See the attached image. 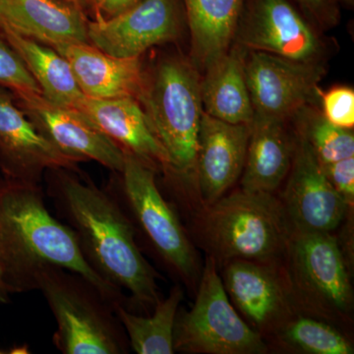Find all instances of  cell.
I'll list each match as a JSON object with an SVG mask.
<instances>
[{"mask_svg":"<svg viewBox=\"0 0 354 354\" xmlns=\"http://www.w3.org/2000/svg\"><path fill=\"white\" fill-rule=\"evenodd\" d=\"M183 299V290L174 286L169 295L153 307L150 316L134 313L124 304L113 305V311L124 329L128 342L138 354H172L174 333L179 305Z\"/></svg>","mask_w":354,"mask_h":354,"instance_id":"cb8c5ba5","label":"cell"},{"mask_svg":"<svg viewBox=\"0 0 354 354\" xmlns=\"http://www.w3.org/2000/svg\"><path fill=\"white\" fill-rule=\"evenodd\" d=\"M220 274L234 308L261 335L276 332L293 315L288 281L271 263L228 261Z\"/></svg>","mask_w":354,"mask_h":354,"instance_id":"9a60e30c","label":"cell"},{"mask_svg":"<svg viewBox=\"0 0 354 354\" xmlns=\"http://www.w3.org/2000/svg\"><path fill=\"white\" fill-rule=\"evenodd\" d=\"M0 249L11 295L35 290L37 270L53 265L84 277L113 305L127 306L124 293L88 264L73 230L50 215L41 184L0 179Z\"/></svg>","mask_w":354,"mask_h":354,"instance_id":"7a4b0ae2","label":"cell"},{"mask_svg":"<svg viewBox=\"0 0 354 354\" xmlns=\"http://www.w3.org/2000/svg\"><path fill=\"white\" fill-rule=\"evenodd\" d=\"M196 299L187 312L177 313L174 353L263 354V335L247 324L230 302L213 256H207Z\"/></svg>","mask_w":354,"mask_h":354,"instance_id":"52a82bcc","label":"cell"},{"mask_svg":"<svg viewBox=\"0 0 354 354\" xmlns=\"http://www.w3.org/2000/svg\"><path fill=\"white\" fill-rule=\"evenodd\" d=\"M283 203L293 230L333 232L349 209L330 183L321 162L302 135L295 146Z\"/></svg>","mask_w":354,"mask_h":354,"instance_id":"4fadbf2b","label":"cell"},{"mask_svg":"<svg viewBox=\"0 0 354 354\" xmlns=\"http://www.w3.org/2000/svg\"><path fill=\"white\" fill-rule=\"evenodd\" d=\"M140 0H90L95 18H111L131 8Z\"/></svg>","mask_w":354,"mask_h":354,"instance_id":"4dcf8cb0","label":"cell"},{"mask_svg":"<svg viewBox=\"0 0 354 354\" xmlns=\"http://www.w3.org/2000/svg\"><path fill=\"white\" fill-rule=\"evenodd\" d=\"M77 111L93 121L123 152L156 171L169 169V157L153 135L138 100L93 99L85 95Z\"/></svg>","mask_w":354,"mask_h":354,"instance_id":"ac0fdd59","label":"cell"},{"mask_svg":"<svg viewBox=\"0 0 354 354\" xmlns=\"http://www.w3.org/2000/svg\"><path fill=\"white\" fill-rule=\"evenodd\" d=\"M0 28L51 48L90 44L77 0H0Z\"/></svg>","mask_w":354,"mask_h":354,"instance_id":"e0dca14e","label":"cell"},{"mask_svg":"<svg viewBox=\"0 0 354 354\" xmlns=\"http://www.w3.org/2000/svg\"><path fill=\"white\" fill-rule=\"evenodd\" d=\"M118 187L108 191L118 201L158 260L186 285L194 286L199 278L196 251L171 203L158 188L156 171L125 153L124 167Z\"/></svg>","mask_w":354,"mask_h":354,"instance_id":"8992f818","label":"cell"},{"mask_svg":"<svg viewBox=\"0 0 354 354\" xmlns=\"http://www.w3.org/2000/svg\"><path fill=\"white\" fill-rule=\"evenodd\" d=\"M239 44L301 64H314L320 41L291 0H245L237 27Z\"/></svg>","mask_w":354,"mask_h":354,"instance_id":"7c38bea8","label":"cell"},{"mask_svg":"<svg viewBox=\"0 0 354 354\" xmlns=\"http://www.w3.org/2000/svg\"><path fill=\"white\" fill-rule=\"evenodd\" d=\"M249 135L250 124H234L203 113L195 176L207 206L225 196L241 177Z\"/></svg>","mask_w":354,"mask_h":354,"instance_id":"2e32d148","label":"cell"},{"mask_svg":"<svg viewBox=\"0 0 354 354\" xmlns=\"http://www.w3.org/2000/svg\"><path fill=\"white\" fill-rule=\"evenodd\" d=\"M323 115L337 127L353 129L354 91L349 87H335L328 92H320Z\"/></svg>","mask_w":354,"mask_h":354,"instance_id":"83f0119b","label":"cell"},{"mask_svg":"<svg viewBox=\"0 0 354 354\" xmlns=\"http://www.w3.org/2000/svg\"><path fill=\"white\" fill-rule=\"evenodd\" d=\"M35 290L55 316L53 344L64 354H124L129 342L113 304L97 286L64 268L44 265L34 276Z\"/></svg>","mask_w":354,"mask_h":354,"instance_id":"3957f363","label":"cell"},{"mask_svg":"<svg viewBox=\"0 0 354 354\" xmlns=\"http://www.w3.org/2000/svg\"><path fill=\"white\" fill-rule=\"evenodd\" d=\"M309 17L321 23H332L337 18V7L330 0H295Z\"/></svg>","mask_w":354,"mask_h":354,"instance_id":"f546056e","label":"cell"},{"mask_svg":"<svg viewBox=\"0 0 354 354\" xmlns=\"http://www.w3.org/2000/svg\"><path fill=\"white\" fill-rule=\"evenodd\" d=\"M293 228L283 203L271 193L241 189L208 205L203 241L215 259L274 264L286 254Z\"/></svg>","mask_w":354,"mask_h":354,"instance_id":"5b68a950","label":"cell"},{"mask_svg":"<svg viewBox=\"0 0 354 354\" xmlns=\"http://www.w3.org/2000/svg\"><path fill=\"white\" fill-rule=\"evenodd\" d=\"M53 48L66 58L86 97L139 99L145 79L140 58L113 57L90 44H64Z\"/></svg>","mask_w":354,"mask_h":354,"instance_id":"d6986e66","label":"cell"},{"mask_svg":"<svg viewBox=\"0 0 354 354\" xmlns=\"http://www.w3.org/2000/svg\"><path fill=\"white\" fill-rule=\"evenodd\" d=\"M184 18L181 0H140L114 17L88 20V43L113 57L140 58L152 46L176 41Z\"/></svg>","mask_w":354,"mask_h":354,"instance_id":"9c48e42d","label":"cell"},{"mask_svg":"<svg viewBox=\"0 0 354 354\" xmlns=\"http://www.w3.org/2000/svg\"><path fill=\"white\" fill-rule=\"evenodd\" d=\"M322 165V164H321ZM324 171L341 195L348 208H353L354 203V157L344 158L330 164L322 165Z\"/></svg>","mask_w":354,"mask_h":354,"instance_id":"f1b7e54d","label":"cell"},{"mask_svg":"<svg viewBox=\"0 0 354 354\" xmlns=\"http://www.w3.org/2000/svg\"><path fill=\"white\" fill-rule=\"evenodd\" d=\"M192 44V64L205 71L227 53L245 0H181Z\"/></svg>","mask_w":354,"mask_h":354,"instance_id":"7402d4cb","label":"cell"},{"mask_svg":"<svg viewBox=\"0 0 354 354\" xmlns=\"http://www.w3.org/2000/svg\"><path fill=\"white\" fill-rule=\"evenodd\" d=\"M295 146L283 121L254 116L241 189L272 194L288 177Z\"/></svg>","mask_w":354,"mask_h":354,"instance_id":"44dd1931","label":"cell"},{"mask_svg":"<svg viewBox=\"0 0 354 354\" xmlns=\"http://www.w3.org/2000/svg\"><path fill=\"white\" fill-rule=\"evenodd\" d=\"M3 36L19 55L48 101L78 109L85 95L79 88L66 58L51 46L0 28Z\"/></svg>","mask_w":354,"mask_h":354,"instance_id":"603a6c76","label":"cell"},{"mask_svg":"<svg viewBox=\"0 0 354 354\" xmlns=\"http://www.w3.org/2000/svg\"><path fill=\"white\" fill-rule=\"evenodd\" d=\"M0 87L13 95L38 93L41 88L12 46L0 31Z\"/></svg>","mask_w":354,"mask_h":354,"instance_id":"4316f807","label":"cell"},{"mask_svg":"<svg viewBox=\"0 0 354 354\" xmlns=\"http://www.w3.org/2000/svg\"><path fill=\"white\" fill-rule=\"evenodd\" d=\"M78 164L44 138L12 93L0 87V171L3 178L41 184L50 169L78 171Z\"/></svg>","mask_w":354,"mask_h":354,"instance_id":"5bb4252c","label":"cell"},{"mask_svg":"<svg viewBox=\"0 0 354 354\" xmlns=\"http://www.w3.org/2000/svg\"><path fill=\"white\" fill-rule=\"evenodd\" d=\"M76 172L57 169L44 174L58 215L73 230L90 267L109 285L129 293L127 305L153 308L160 299L158 274L144 257L129 218L108 190Z\"/></svg>","mask_w":354,"mask_h":354,"instance_id":"6da1fadb","label":"cell"},{"mask_svg":"<svg viewBox=\"0 0 354 354\" xmlns=\"http://www.w3.org/2000/svg\"><path fill=\"white\" fill-rule=\"evenodd\" d=\"M246 48L230 46L205 70L200 80L204 113L234 124H251L252 102L245 76Z\"/></svg>","mask_w":354,"mask_h":354,"instance_id":"ffe728a7","label":"cell"},{"mask_svg":"<svg viewBox=\"0 0 354 354\" xmlns=\"http://www.w3.org/2000/svg\"><path fill=\"white\" fill-rule=\"evenodd\" d=\"M321 73L315 64L251 50L245 57V76L254 116L286 122L297 115L319 95Z\"/></svg>","mask_w":354,"mask_h":354,"instance_id":"30bf717a","label":"cell"},{"mask_svg":"<svg viewBox=\"0 0 354 354\" xmlns=\"http://www.w3.org/2000/svg\"><path fill=\"white\" fill-rule=\"evenodd\" d=\"M199 71L180 57L160 60L144 79L138 101L169 160L167 176H195L203 111Z\"/></svg>","mask_w":354,"mask_h":354,"instance_id":"277c9868","label":"cell"},{"mask_svg":"<svg viewBox=\"0 0 354 354\" xmlns=\"http://www.w3.org/2000/svg\"><path fill=\"white\" fill-rule=\"evenodd\" d=\"M286 281L293 304L317 318L342 319L353 311V291L344 255L332 232L293 230L286 250Z\"/></svg>","mask_w":354,"mask_h":354,"instance_id":"ba28073f","label":"cell"},{"mask_svg":"<svg viewBox=\"0 0 354 354\" xmlns=\"http://www.w3.org/2000/svg\"><path fill=\"white\" fill-rule=\"evenodd\" d=\"M13 95L37 130L65 155L79 162L94 160L114 174L122 171L125 153L81 111L38 93Z\"/></svg>","mask_w":354,"mask_h":354,"instance_id":"8fae6325","label":"cell"},{"mask_svg":"<svg viewBox=\"0 0 354 354\" xmlns=\"http://www.w3.org/2000/svg\"><path fill=\"white\" fill-rule=\"evenodd\" d=\"M300 135L306 139L319 162L330 164L354 157V134L353 129H346L333 124L325 116L304 108L299 111Z\"/></svg>","mask_w":354,"mask_h":354,"instance_id":"484cf974","label":"cell"},{"mask_svg":"<svg viewBox=\"0 0 354 354\" xmlns=\"http://www.w3.org/2000/svg\"><path fill=\"white\" fill-rule=\"evenodd\" d=\"M335 6L337 7V4H344V6H351L353 4V0H330Z\"/></svg>","mask_w":354,"mask_h":354,"instance_id":"d6a6232c","label":"cell"},{"mask_svg":"<svg viewBox=\"0 0 354 354\" xmlns=\"http://www.w3.org/2000/svg\"><path fill=\"white\" fill-rule=\"evenodd\" d=\"M10 290L6 281V272H4L3 258H2L1 249H0V302L8 304L10 301Z\"/></svg>","mask_w":354,"mask_h":354,"instance_id":"1f68e13d","label":"cell"},{"mask_svg":"<svg viewBox=\"0 0 354 354\" xmlns=\"http://www.w3.org/2000/svg\"><path fill=\"white\" fill-rule=\"evenodd\" d=\"M274 333L279 344L293 353H353V344L339 330L315 317L293 314Z\"/></svg>","mask_w":354,"mask_h":354,"instance_id":"d4e9b609","label":"cell"}]
</instances>
